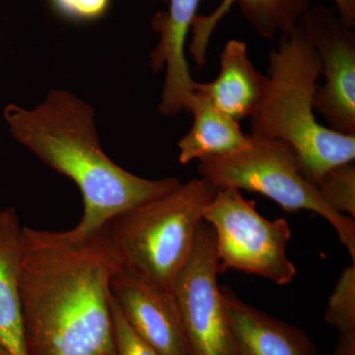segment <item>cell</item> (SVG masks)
Here are the masks:
<instances>
[{
	"mask_svg": "<svg viewBox=\"0 0 355 355\" xmlns=\"http://www.w3.org/2000/svg\"><path fill=\"white\" fill-rule=\"evenodd\" d=\"M20 298L27 355H114L111 279L119 266L101 231L24 227Z\"/></svg>",
	"mask_w": 355,
	"mask_h": 355,
	"instance_id": "1",
	"label": "cell"
},
{
	"mask_svg": "<svg viewBox=\"0 0 355 355\" xmlns=\"http://www.w3.org/2000/svg\"><path fill=\"white\" fill-rule=\"evenodd\" d=\"M3 116L16 141L80 191L83 214L67 230L72 237L95 234L114 217L181 184L173 177L144 179L113 162L103 151L92 107L69 91L51 90L33 109L7 105Z\"/></svg>",
	"mask_w": 355,
	"mask_h": 355,
	"instance_id": "2",
	"label": "cell"
},
{
	"mask_svg": "<svg viewBox=\"0 0 355 355\" xmlns=\"http://www.w3.org/2000/svg\"><path fill=\"white\" fill-rule=\"evenodd\" d=\"M268 60L265 92L250 116L251 135L288 144L302 174L318 186L333 168L354 162L355 135H343L318 123L314 96L322 76L321 58L298 27L280 36Z\"/></svg>",
	"mask_w": 355,
	"mask_h": 355,
	"instance_id": "3",
	"label": "cell"
},
{
	"mask_svg": "<svg viewBox=\"0 0 355 355\" xmlns=\"http://www.w3.org/2000/svg\"><path fill=\"white\" fill-rule=\"evenodd\" d=\"M217 189L203 178L114 217L101 229L119 265L171 291Z\"/></svg>",
	"mask_w": 355,
	"mask_h": 355,
	"instance_id": "4",
	"label": "cell"
},
{
	"mask_svg": "<svg viewBox=\"0 0 355 355\" xmlns=\"http://www.w3.org/2000/svg\"><path fill=\"white\" fill-rule=\"evenodd\" d=\"M250 135V144L238 153L200 161V176L217 190L248 191L270 198L284 211L309 210L335 229L355 263L354 218L331 209L318 187L302 174L297 155L286 142Z\"/></svg>",
	"mask_w": 355,
	"mask_h": 355,
	"instance_id": "5",
	"label": "cell"
},
{
	"mask_svg": "<svg viewBox=\"0 0 355 355\" xmlns=\"http://www.w3.org/2000/svg\"><path fill=\"white\" fill-rule=\"evenodd\" d=\"M203 220L216 235L219 272L227 270L259 275L286 286L295 279V266L287 257L291 230L286 219L268 220L256 205L237 190H218Z\"/></svg>",
	"mask_w": 355,
	"mask_h": 355,
	"instance_id": "6",
	"label": "cell"
},
{
	"mask_svg": "<svg viewBox=\"0 0 355 355\" xmlns=\"http://www.w3.org/2000/svg\"><path fill=\"white\" fill-rule=\"evenodd\" d=\"M219 273L216 235L202 220L171 289L191 355H236Z\"/></svg>",
	"mask_w": 355,
	"mask_h": 355,
	"instance_id": "7",
	"label": "cell"
},
{
	"mask_svg": "<svg viewBox=\"0 0 355 355\" xmlns=\"http://www.w3.org/2000/svg\"><path fill=\"white\" fill-rule=\"evenodd\" d=\"M298 29L321 58L324 83L316 89L314 110L329 128L355 135V34L335 7H311Z\"/></svg>",
	"mask_w": 355,
	"mask_h": 355,
	"instance_id": "8",
	"label": "cell"
},
{
	"mask_svg": "<svg viewBox=\"0 0 355 355\" xmlns=\"http://www.w3.org/2000/svg\"><path fill=\"white\" fill-rule=\"evenodd\" d=\"M111 294L133 330L159 355H191L171 291L119 265L112 275Z\"/></svg>",
	"mask_w": 355,
	"mask_h": 355,
	"instance_id": "9",
	"label": "cell"
},
{
	"mask_svg": "<svg viewBox=\"0 0 355 355\" xmlns=\"http://www.w3.org/2000/svg\"><path fill=\"white\" fill-rule=\"evenodd\" d=\"M200 0H170L167 11L153 16L151 26L159 35V42L150 53L153 71L166 70L161 96V113L176 116L187 111L193 93V80L184 57V44L190 32Z\"/></svg>",
	"mask_w": 355,
	"mask_h": 355,
	"instance_id": "10",
	"label": "cell"
},
{
	"mask_svg": "<svg viewBox=\"0 0 355 355\" xmlns=\"http://www.w3.org/2000/svg\"><path fill=\"white\" fill-rule=\"evenodd\" d=\"M236 355H317L304 331L243 302L221 287Z\"/></svg>",
	"mask_w": 355,
	"mask_h": 355,
	"instance_id": "11",
	"label": "cell"
},
{
	"mask_svg": "<svg viewBox=\"0 0 355 355\" xmlns=\"http://www.w3.org/2000/svg\"><path fill=\"white\" fill-rule=\"evenodd\" d=\"M312 0H222L207 15H197L191 25L189 51L198 69L207 62V49L214 30L231 6L238 3L245 18L263 38L275 40L297 29L299 21L311 8Z\"/></svg>",
	"mask_w": 355,
	"mask_h": 355,
	"instance_id": "12",
	"label": "cell"
},
{
	"mask_svg": "<svg viewBox=\"0 0 355 355\" xmlns=\"http://www.w3.org/2000/svg\"><path fill=\"white\" fill-rule=\"evenodd\" d=\"M24 247L17 212L0 209V345L11 355H27L20 298Z\"/></svg>",
	"mask_w": 355,
	"mask_h": 355,
	"instance_id": "13",
	"label": "cell"
},
{
	"mask_svg": "<svg viewBox=\"0 0 355 355\" xmlns=\"http://www.w3.org/2000/svg\"><path fill=\"white\" fill-rule=\"evenodd\" d=\"M266 87L261 76L248 57L247 44L230 40L220 55V72L214 81L193 84V91L207 96L217 109L240 121L251 116Z\"/></svg>",
	"mask_w": 355,
	"mask_h": 355,
	"instance_id": "14",
	"label": "cell"
},
{
	"mask_svg": "<svg viewBox=\"0 0 355 355\" xmlns=\"http://www.w3.org/2000/svg\"><path fill=\"white\" fill-rule=\"evenodd\" d=\"M187 111L193 114V121L178 144L181 164L228 155L249 146L250 135L243 132L239 121L217 109L202 93L193 91Z\"/></svg>",
	"mask_w": 355,
	"mask_h": 355,
	"instance_id": "15",
	"label": "cell"
},
{
	"mask_svg": "<svg viewBox=\"0 0 355 355\" xmlns=\"http://www.w3.org/2000/svg\"><path fill=\"white\" fill-rule=\"evenodd\" d=\"M324 320L340 334L355 331V263L340 273L329 298Z\"/></svg>",
	"mask_w": 355,
	"mask_h": 355,
	"instance_id": "16",
	"label": "cell"
},
{
	"mask_svg": "<svg viewBox=\"0 0 355 355\" xmlns=\"http://www.w3.org/2000/svg\"><path fill=\"white\" fill-rule=\"evenodd\" d=\"M324 202L340 214L355 217V164L345 163L327 172L318 184Z\"/></svg>",
	"mask_w": 355,
	"mask_h": 355,
	"instance_id": "17",
	"label": "cell"
},
{
	"mask_svg": "<svg viewBox=\"0 0 355 355\" xmlns=\"http://www.w3.org/2000/svg\"><path fill=\"white\" fill-rule=\"evenodd\" d=\"M112 316L114 355H159L148 343L133 330L114 299L112 302Z\"/></svg>",
	"mask_w": 355,
	"mask_h": 355,
	"instance_id": "18",
	"label": "cell"
},
{
	"mask_svg": "<svg viewBox=\"0 0 355 355\" xmlns=\"http://www.w3.org/2000/svg\"><path fill=\"white\" fill-rule=\"evenodd\" d=\"M57 13L79 22L95 21L108 11L111 0H51Z\"/></svg>",
	"mask_w": 355,
	"mask_h": 355,
	"instance_id": "19",
	"label": "cell"
},
{
	"mask_svg": "<svg viewBox=\"0 0 355 355\" xmlns=\"http://www.w3.org/2000/svg\"><path fill=\"white\" fill-rule=\"evenodd\" d=\"M340 19L347 27H355V0H333Z\"/></svg>",
	"mask_w": 355,
	"mask_h": 355,
	"instance_id": "20",
	"label": "cell"
},
{
	"mask_svg": "<svg viewBox=\"0 0 355 355\" xmlns=\"http://www.w3.org/2000/svg\"><path fill=\"white\" fill-rule=\"evenodd\" d=\"M334 355H355V331L340 334Z\"/></svg>",
	"mask_w": 355,
	"mask_h": 355,
	"instance_id": "21",
	"label": "cell"
},
{
	"mask_svg": "<svg viewBox=\"0 0 355 355\" xmlns=\"http://www.w3.org/2000/svg\"><path fill=\"white\" fill-rule=\"evenodd\" d=\"M0 355H11L9 354L8 352H7L6 347H2L1 345H0Z\"/></svg>",
	"mask_w": 355,
	"mask_h": 355,
	"instance_id": "22",
	"label": "cell"
}]
</instances>
